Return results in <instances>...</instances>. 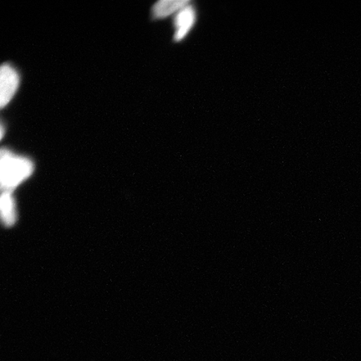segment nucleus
<instances>
[{
    "label": "nucleus",
    "mask_w": 361,
    "mask_h": 361,
    "mask_svg": "<svg viewBox=\"0 0 361 361\" xmlns=\"http://www.w3.org/2000/svg\"><path fill=\"white\" fill-rule=\"evenodd\" d=\"M20 85V75L10 64L0 69V106L4 108L12 100Z\"/></svg>",
    "instance_id": "obj_2"
},
{
    "label": "nucleus",
    "mask_w": 361,
    "mask_h": 361,
    "mask_svg": "<svg viewBox=\"0 0 361 361\" xmlns=\"http://www.w3.org/2000/svg\"><path fill=\"white\" fill-rule=\"evenodd\" d=\"M34 164L28 157L17 156L8 149L0 152V180L3 192H11L34 171Z\"/></svg>",
    "instance_id": "obj_1"
},
{
    "label": "nucleus",
    "mask_w": 361,
    "mask_h": 361,
    "mask_svg": "<svg viewBox=\"0 0 361 361\" xmlns=\"http://www.w3.org/2000/svg\"><path fill=\"white\" fill-rule=\"evenodd\" d=\"M190 4L189 0H160L153 6L152 16L155 19H164Z\"/></svg>",
    "instance_id": "obj_4"
},
{
    "label": "nucleus",
    "mask_w": 361,
    "mask_h": 361,
    "mask_svg": "<svg viewBox=\"0 0 361 361\" xmlns=\"http://www.w3.org/2000/svg\"><path fill=\"white\" fill-rule=\"evenodd\" d=\"M196 19V11L191 4L178 12L174 22L176 27L174 39L176 42H180L186 37L195 25Z\"/></svg>",
    "instance_id": "obj_3"
},
{
    "label": "nucleus",
    "mask_w": 361,
    "mask_h": 361,
    "mask_svg": "<svg viewBox=\"0 0 361 361\" xmlns=\"http://www.w3.org/2000/svg\"><path fill=\"white\" fill-rule=\"evenodd\" d=\"M4 126L1 125V138L4 137Z\"/></svg>",
    "instance_id": "obj_6"
},
{
    "label": "nucleus",
    "mask_w": 361,
    "mask_h": 361,
    "mask_svg": "<svg viewBox=\"0 0 361 361\" xmlns=\"http://www.w3.org/2000/svg\"><path fill=\"white\" fill-rule=\"evenodd\" d=\"M1 213L3 222L7 227H10L16 221L15 202L11 192L4 191L1 196Z\"/></svg>",
    "instance_id": "obj_5"
}]
</instances>
